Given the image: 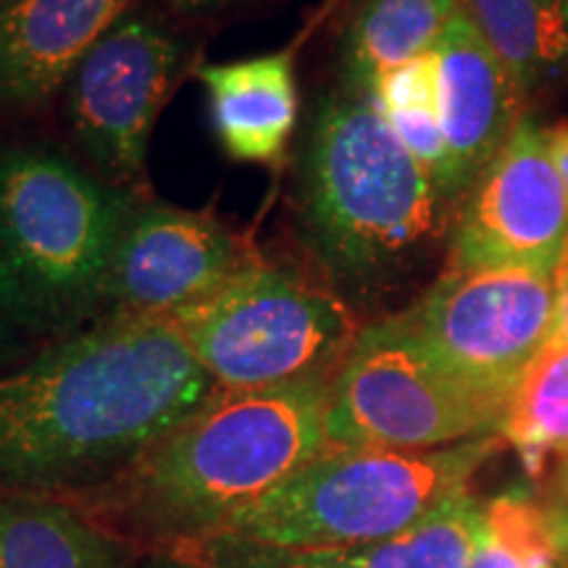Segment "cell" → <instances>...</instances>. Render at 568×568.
<instances>
[{
    "instance_id": "30bf717a",
    "label": "cell",
    "mask_w": 568,
    "mask_h": 568,
    "mask_svg": "<svg viewBox=\"0 0 568 568\" xmlns=\"http://www.w3.org/2000/svg\"><path fill=\"white\" fill-rule=\"evenodd\" d=\"M568 251V193L552 166L548 130L521 116L474 182L450 237V268L552 276Z\"/></svg>"
},
{
    "instance_id": "277c9868",
    "label": "cell",
    "mask_w": 568,
    "mask_h": 568,
    "mask_svg": "<svg viewBox=\"0 0 568 568\" xmlns=\"http://www.w3.org/2000/svg\"><path fill=\"white\" fill-rule=\"evenodd\" d=\"M134 201L51 148L0 151V316L61 337L105 316Z\"/></svg>"
},
{
    "instance_id": "83f0119b",
    "label": "cell",
    "mask_w": 568,
    "mask_h": 568,
    "mask_svg": "<svg viewBox=\"0 0 568 568\" xmlns=\"http://www.w3.org/2000/svg\"><path fill=\"white\" fill-rule=\"evenodd\" d=\"M550 516H552V527H556L560 548H564L566 558H568V514H564V510H558V508H550Z\"/></svg>"
},
{
    "instance_id": "ba28073f",
    "label": "cell",
    "mask_w": 568,
    "mask_h": 568,
    "mask_svg": "<svg viewBox=\"0 0 568 568\" xmlns=\"http://www.w3.org/2000/svg\"><path fill=\"white\" fill-rule=\"evenodd\" d=\"M397 316L445 374L508 408L550 345L556 282L506 268H450Z\"/></svg>"
},
{
    "instance_id": "5bb4252c",
    "label": "cell",
    "mask_w": 568,
    "mask_h": 568,
    "mask_svg": "<svg viewBox=\"0 0 568 568\" xmlns=\"http://www.w3.org/2000/svg\"><path fill=\"white\" fill-rule=\"evenodd\" d=\"M197 80L222 151L240 163L280 166L301 119L293 48L209 63L197 69Z\"/></svg>"
},
{
    "instance_id": "7402d4cb",
    "label": "cell",
    "mask_w": 568,
    "mask_h": 568,
    "mask_svg": "<svg viewBox=\"0 0 568 568\" xmlns=\"http://www.w3.org/2000/svg\"><path fill=\"white\" fill-rule=\"evenodd\" d=\"M368 95H372V101L379 105L382 113H403L422 109L439 111V80L435 51L418 55V59L382 74Z\"/></svg>"
},
{
    "instance_id": "603a6c76",
    "label": "cell",
    "mask_w": 568,
    "mask_h": 568,
    "mask_svg": "<svg viewBox=\"0 0 568 568\" xmlns=\"http://www.w3.org/2000/svg\"><path fill=\"white\" fill-rule=\"evenodd\" d=\"M389 126L397 134V140L406 145V151L426 169L432 182L445 197V180H447V142L443 132V119L437 109L422 111H403V113H385Z\"/></svg>"
},
{
    "instance_id": "7c38bea8",
    "label": "cell",
    "mask_w": 568,
    "mask_h": 568,
    "mask_svg": "<svg viewBox=\"0 0 568 568\" xmlns=\"http://www.w3.org/2000/svg\"><path fill=\"white\" fill-rule=\"evenodd\" d=\"M432 51L437 59L439 119L447 142L445 197H456L479 180L506 145L521 119V92L460 9Z\"/></svg>"
},
{
    "instance_id": "7a4b0ae2",
    "label": "cell",
    "mask_w": 568,
    "mask_h": 568,
    "mask_svg": "<svg viewBox=\"0 0 568 568\" xmlns=\"http://www.w3.org/2000/svg\"><path fill=\"white\" fill-rule=\"evenodd\" d=\"M335 376L251 393L219 389L130 471L71 503L130 545L180 548L219 535L329 447Z\"/></svg>"
},
{
    "instance_id": "484cf974",
    "label": "cell",
    "mask_w": 568,
    "mask_h": 568,
    "mask_svg": "<svg viewBox=\"0 0 568 568\" xmlns=\"http://www.w3.org/2000/svg\"><path fill=\"white\" fill-rule=\"evenodd\" d=\"M548 151L552 159V166L564 182L568 193V126H556V130H548Z\"/></svg>"
},
{
    "instance_id": "8992f818",
    "label": "cell",
    "mask_w": 568,
    "mask_h": 568,
    "mask_svg": "<svg viewBox=\"0 0 568 568\" xmlns=\"http://www.w3.org/2000/svg\"><path fill=\"white\" fill-rule=\"evenodd\" d=\"M172 318L226 393L335 376L361 332L335 287L264 261Z\"/></svg>"
},
{
    "instance_id": "6da1fadb",
    "label": "cell",
    "mask_w": 568,
    "mask_h": 568,
    "mask_svg": "<svg viewBox=\"0 0 568 568\" xmlns=\"http://www.w3.org/2000/svg\"><path fill=\"white\" fill-rule=\"evenodd\" d=\"M216 393L172 316L105 314L0 376V493H98Z\"/></svg>"
},
{
    "instance_id": "9c48e42d",
    "label": "cell",
    "mask_w": 568,
    "mask_h": 568,
    "mask_svg": "<svg viewBox=\"0 0 568 568\" xmlns=\"http://www.w3.org/2000/svg\"><path fill=\"white\" fill-rule=\"evenodd\" d=\"M184 67V42L161 19L130 9L71 71L67 122L101 180L124 190L142 182L155 119Z\"/></svg>"
},
{
    "instance_id": "d4e9b609",
    "label": "cell",
    "mask_w": 568,
    "mask_h": 568,
    "mask_svg": "<svg viewBox=\"0 0 568 568\" xmlns=\"http://www.w3.org/2000/svg\"><path fill=\"white\" fill-rule=\"evenodd\" d=\"M552 282H556V316H552L550 345H568V251L552 274Z\"/></svg>"
},
{
    "instance_id": "f546056e",
    "label": "cell",
    "mask_w": 568,
    "mask_h": 568,
    "mask_svg": "<svg viewBox=\"0 0 568 568\" xmlns=\"http://www.w3.org/2000/svg\"><path fill=\"white\" fill-rule=\"evenodd\" d=\"M558 487H568V453H566L564 464H560V474H558Z\"/></svg>"
},
{
    "instance_id": "ac0fdd59",
    "label": "cell",
    "mask_w": 568,
    "mask_h": 568,
    "mask_svg": "<svg viewBox=\"0 0 568 568\" xmlns=\"http://www.w3.org/2000/svg\"><path fill=\"white\" fill-rule=\"evenodd\" d=\"M481 514L485 503L466 489L393 537L326 552L347 568H468L479 542Z\"/></svg>"
},
{
    "instance_id": "9a60e30c",
    "label": "cell",
    "mask_w": 568,
    "mask_h": 568,
    "mask_svg": "<svg viewBox=\"0 0 568 568\" xmlns=\"http://www.w3.org/2000/svg\"><path fill=\"white\" fill-rule=\"evenodd\" d=\"M134 558V545L67 497L0 493V568H130Z\"/></svg>"
},
{
    "instance_id": "4fadbf2b",
    "label": "cell",
    "mask_w": 568,
    "mask_h": 568,
    "mask_svg": "<svg viewBox=\"0 0 568 568\" xmlns=\"http://www.w3.org/2000/svg\"><path fill=\"white\" fill-rule=\"evenodd\" d=\"M134 0H0V111L42 109Z\"/></svg>"
},
{
    "instance_id": "d6986e66",
    "label": "cell",
    "mask_w": 568,
    "mask_h": 568,
    "mask_svg": "<svg viewBox=\"0 0 568 568\" xmlns=\"http://www.w3.org/2000/svg\"><path fill=\"white\" fill-rule=\"evenodd\" d=\"M500 437L518 450L529 471L548 453H568V345H548L510 397Z\"/></svg>"
},
{
    "instance_id": "4316f807",
    "label": "cell",
    "mask_w": 568,
    "mask_h": 568,
    "mask_svg": "<svg viewBox=\"0 0 568 568\" xmlns=\"http://www.w3.org/2000/svg\"><path fill=\"white\" fill-rule=\"evenodd\" d=\"M166 6H172L174 11L190 13V17H203V13H216L234 9V6L253 3V0H163Z\"/></svg>"
},
{
    "instance_id": "44dd1931",
    "label": "cell",
    "mask_w": 568,
    "mask_h": 568,
    "mask_svg": "<svg viewBox=\"0 0 568 568\" xmlns=\"http://www.w3.org/2000/svg\"><path fill=\"white\" fill-rule=\"evenodd\" d=\"M180 548L193 550L205 568H347L326 550H284L226 535Z\"/></svg>"
},
{
    "instance_id": "ffe728a7",
    "label": "cell",
    "mask_w": 568,
    "mask_h": 568,
    "mask_svg": "<svg viewBox=\"0 0 568 568\" xmlns=\"http://www.w3.org/2000/svg\"><path fill=\"white\" fill-rule=\"evenodd\" d=\"M468 568H568L550 508L518 489L485 503L479 542Z\"/></svg>"
},
{
    "instance_id": "f1b7e54d",
    "label": "cell",
    "mask_w": 568,
    "mask_h": 568,
    "mask_svg": "<svg viewBox=\"0 0 568 568\" xmlns=\"http://www.w3.org/2000/svg\"><path fill=\"white\" fill-rule=\"evenodd\" d=\"M552 508L564 510V514H568V487H558V503Z\"/></svg>"
},
{
    "instance_id": "5b68a950",
    "label": "cell",
    "mask_w": 568,
    "mask_h": 568,
    "mask_svg": "<svg viewBox=\"0 0 568 568\" xmlns=\"http://www.w3.org/2000/svg\"><path fill=\"white\" fill-rule=\"evenodd\" d=\"M503 443L489 435L437 450L329 445L219 535L305 552L379 542L466 493Z\"/></svg>"
},
{
    "instance_id": "1f68e13d",
    "label": "cell",
    "mask_w": 568,
    "mask_h": 568,
    "mask_svg": "<svg viewBox=\"0 0 568 568\" xmlns=\"http://www.w3.org/2000/svg\"><path fill=\"white\" fill-rule=\"evenodd\" d=\"M564 3H566V11H568V0H564Z\"/></svg>"
},
{
    "instance_id": "4dcf8cb0",
    "label": "cell",
    "mask_w": 568,
    "mask_h": 568,
    "mask_svg": "<svg viewBox=\"0 0 568 568\" xmlns=\"http://www.w3.org/2000/svg\"><path fill=\"white\" fill-rule=\"evenodd\" d=\"M6 329H9V322L0 316V347H3V343H6Z\"/></svg>"
},
{
    "instance_id": "8fae6325",
    "label": "cell",
    "mask_w": 568,
    "mask_h": 568,
    "mask_svg": "<svg viewBox=\"0 0 568 568\" xmlns=\"http://www.w3.org/2000/svg\"><path fill=\"white\" fill-rule=\"evenodd\" d=\"M255 255L209 211L134 201L113 255L109 314L174 316L209 301Z\"/></svg>"
},
{
    "instance_id": "3957f363",
    "label": "cell",
    "mask_w": 568,
    "mask_h": 568,
    "mask_svg": "<svg viewBox=\"0 0 568 568\" xmlns=\"http://www.w3.org/2000/svg\"><path fill=\"white\" fill-rule=\"evenodd\" d=\"M443 201L372 95L345 88L316 105L297 153L295 213L337 293L372 295L408 274L435 245Z\"/></svg>"
},
{
    "instance_id": "cb8c5ba5",
    "label": "cell",
    "mask_w": 568,
    "mask_h": 568,
    "mask_svg": "<svg viewBox=\"0 0 568 568\" xmlns=\"http://www.w3.org/2000/svg\"><path fill=\"white\" fill-rule=\"evenodd\" d=\"M130 568H205L190 548H148L140 550Z\"/></svg>"
},
{
    "instance_id": "52a82bcc",
    "label": "cell",
    "mask_w": 568,
    "mask_h": 568,
    "mask_svg": "<svg viewBox=\"0 0 568 568\" xmlns=\"http://www.w3.org/2000/svg\"><path fill=\"white\" fill-rule=\"evenodd\" d=\"M506 408L445 374L400 316L358 332L332 382L326 439L335 447L437 450L500 435Z\"/></svg>"
},
{
    "instance_id": "2e32d148",
    "label": "cell",
    "mask_w": 568,
    "mask_h": 568,
    "mask_svg": "<svg viewBox=\"0 0 568 568\" xmlns=\"http://www.w3.org/2000/svg\"><path fill=\"white\" fill-rule=\"evenodd\" d=\"M521 95L568 71V11L564 0H458Z\"/></svg>"
},
{
    "instance_id": "e0dca14e",
    "label": "cell",
    "mask_w": 568,
    "mask_h": 568,
    "mask_svg": "<svg viewBox=\"0 0 568 568\" xmlns=\"http://www.w3.org/2000/svg\"><path fill=\"white\" fill-rule=\"evenodd\" d=\"M458 0H361L343 38L345 88L368 95L382 74L429 53Z\"/></svg>"
},
{
    "instance_id": "d6a6232c",
    "label": "cell",
    "mask_w": 568,
    "mask_h": 568,
    "mask_svg": "<svg viewBox=\"0 0 568 568\" xmlns=\"http://www.w3.org/2000/svg\"><path fill=\"white\" fill-rule=\"evenodd\" d=\"M566 126H568V124H566Z\"/></svg>"
}]
</instances>
